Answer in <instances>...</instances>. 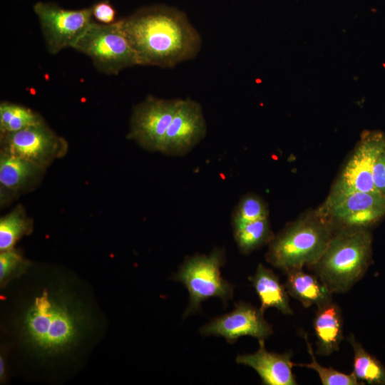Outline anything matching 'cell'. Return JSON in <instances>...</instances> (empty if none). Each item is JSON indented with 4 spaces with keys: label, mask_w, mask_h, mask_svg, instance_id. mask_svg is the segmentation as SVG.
Returning a JSON list of instances; mask_svg holds the SVG:
<instances>
[{
    "label": "cell",
    "mask_w": 385,
    "mask_h": 385,
    "mask_svg": "<svg viewBox=\"0 0 385 385\" xmlns=\"http://www.w3.org/2000/svg\"><path fill=\"white\" fill-rule=\"evenodd\" d=\"M139 66L163 68L195 58L202 39L187 15L172 6H145L120 19Z\"/></svg>",
    "instance_id": "cell-1"
},
{
    "label": "cell",
    "mask_w": 385,
    "mask_h": 385,
    "mask_svg": "<svg viewBox=\"0 0 385 385\" xmlns=\"http://www.w3.org/2000/svg\"><path fill=\"white\" fill-rule=\"evenodd\" d=\"M261 302L264 313L268 308H276L284 314H292L289 294L275 273L260 263L253 276L249 277Z\"/></svg>",
    "instance_id": "cell-16"
},
{
    "label": "cell",
    "mask_w": 385,
    "mask_h": 385,
    "mask_svg": "<svg viewBox=\"0 0 385 385\" xmlns=\"http://www.w3.org/2000/svg\"><path fill=\"white\" fill-rule=\"evenodd\" d=\"M182 99L149 96L133 111L128 137L152 151H160L166 131Z\"/></svg>",
    "instance_id": "cell-10"
},
{
    "label": "cell",
    "mask_w": 385,
    "mask_h": 385,
    "mask_svg": "<svg viewBox=\"0 0 385 385\" xmlns=\"http://www.w3.org/2000/svg\"><path fill=\"white\" fill-rule=\"evenodd\" d=\"M317 210L331 224L334 233L368 230L385 216V197L379 192L361 191L329 193Z\"/></svg>",
    "instance_id": "cell-7"
},
{
    "label": "cell",
    "mask_w": 385,
    "mask_h": 385,
    "mask_svg": "<svg viewBox=\"0 0 385 385\" xmlns=\"http://www.w3.org/2000/svg\"><path fill=\"white\" fill-rule=\"evenodd\" d=\"M385 149V133L380 130L366 131L334 181L331 194L353 191L379 192L372 178L374 163Z\"/></svg>",
    "instance_id": "cell-9"
},
{
    "label": "cell",
    "mask_w": 385,
    "mask_h": 385,
    "mask_svg": "<svg viewBox=\"0 0 385 385\" xmlns=\"http://www.w3.org/2000/svg\"><path fill=\"white\" fill-rule=\"evenodd\" d=\"M372 178L377 191L385 197V149L379 154L374 163Z\"/></svg>",
    "instance_id": "cell-27"
},
{
    "label": "cell",
    "mask_w": 385,
    "mask_h": 385,
    "mask_svg": "<svg viewBox=\"0 0 385 385\" xmlns=\"http://www.w3.org/2000/svg\"><path fill=\"white\" fill-rule=\"evenodd\" d=\"M89 57L101 73L118 75L125 68L139 66L120 21L105 24L93 21L73 48Z\"/></svg>",
    "instance_id": "cell-5"
},
{
    "label": "cell",
    "mask_w": 385,
    "mask_h": 385,
    "mask_svg": "<svg viewBox=\"0 0 385 385\" xmlns=\"http://www.w3.org/2000/svg\"><path fill=\"white\" fill-rule=\"evenodd\" d=\"M317 308L313 322L317 337L316 353L328 356L339 349L344 339L342 311L332 300Z\"/></svg>",
    "instance_id": "cell-15"
},
{
    "label": "cell",
    "mask_w": 385,
    "mask_h": 385,
    "mask_svg": "<svg viewBox=\"0 0 385 385\" xmlns=\"http://www.w3.org/2000/svg\"><path fill=\"white\" fill-rule=\"evenodd\" d=\"M26 263L21 256L13 249L1 252L0 281L7 282L25 268Z\"/></svg>",
    "instance_id": "cell-25"
},
{
    "label": "cell",
    "mask_w": 385,
    "mask_h": 385,
    "mask_svg": "<svg viewBox=\"0 0 385 385\" xmlns=\"http://www.w3.org/2000/svg\"><path fill=\"white\" fill-rule=\"evenodd\" d=\"M6 153L42 166L64 147V141L43 122L1 134Z\"/></svg>",
    "instance_id": "cell-13"
},
{
    "label": "cell",
    "mask_w": 385,
    "mask_h": 385,
    "mask_svg": "<svg viewBox=\"0 0 385 385\" xmlns=\"http://www.w3.org/2000/svg\"><path fill=\"white\" fill-rule=\"evenodd\" d=\"M354 351L353 371L361 382L385 385V366L376 357L367 352L353 334L348 339Z\"/></svg>",
    "instance_id": "cell-18"
},
{
    "label": "cell",
    "mask_w": 385,
    "mask_h": 385,
    "mask_svg": "<svg viewBox=\"0 0 385 385\" xmlns=\"http://www.w3.org/2000/svg\"><path fill=\"white\" fill-rule=\"evenodd\" d=\"M48 52L56 54L75 43L93 20L91 6L66 9L51 2L38 1L33 6Z\"/></svg>",
    "instance_id": "cell-8"
},
{
    "label": "cell",
    "mask_w": 385,
    "mask_h": 385,
    "mask_svg": "<svg viewBox=\"0 0 385 385\" xmlns=\"http://www.w3.org/2000/svg\"><path fill=\"white\" fill-rule=\"evenodd\" d=\"M29 227V222L19 210H14L0 220V250L13 249L16 241Z\"/></svg>",
    "instance_id": "cell-23"
},
{
    "label": "cell",
    "mask_w": 385,
    "mask_h": 385,
    "mask_svg": "<svg viewBox=\"0 0 385 385\" xmlns=\"http://www.w3.org/2000/svg\"><path fill=\"white\" fill-rule=\"evenodd\" d=\"M372 257L369 230L335 232L326 250L308 267L332 293L348 292L368 270Z\"/></svg>",
    "instance_id": "cell-4"
},
{
    "label": "cell",
    "mask_w": 385,
    "mask_h": 385,
    "mask_svg": "<svg viewBox=\"0 0 385 385\" xmlns=\"http://www.w3.org/2000/svg\"><path fill=\"white\" fill-rule=\"evenodd\" d=\"M41 166L18 156L4 153L0 159V183L16 190L34 176Z\"/></svg>",
    "instance_id": "cell-19"
},
{
    "label": "cell",
    "mask_w": 385,
    "mask_h": 385,
    "mask_svg": "<svg viewBox=\"0 0 385 385\" xmlns=\"http://www.w3.org/2000/svg\"><path fill=\"white\" fill-rule=\"evenodd\" d=\"M263 314L260 308L240 302L235 304L233 311L212 319L202 326L200 332L204 336L222 337L231 344L244 336L265 339L273 333V329Z\"/></svg>",
    "instance_id": "cell-12"
},
{
    "label": "cell",
    "mask_w": 385,
    "mask_h": 385,
    "mask_svg": "<svg viewBox=\"0 0 385 385\" xmlns=\"http://www.w3.org/2000/svg\"><path fill=\"white\" fill-rule=\"evenodd\" d=\"M5 375V363H4V359L1 356L0 358V376L1 378H4Z\"/></svg>",
    "instance_id": "cell-28"
},
{
    "label": "cell",
    "mask_w": 385,
    "mask_h": 385,
    "mask_svg": "<svg viewBox=\"0 0 385 385\" xmlns=\"http://www.w3.org/2000/svg\"><path fill=\"white\" fill-rule=\"evenodd\" d=\"M304 338L307 346V351L311 356V362L308 364H296L299 366L306 367L314 370L319 375L320 381L323 385H359L361 383L354 374H346L342 373L332 367H325L319 364L315 357V354L311 344L308 341L307 334Z\"/></svg>",
    "instance_id": "cell-24"
},
{
    "label": "cell",
    "mask_w": 385,
    "mask_h": 385,
    "mask_svg": "<svg viewBox=\"0 0 385 385\" xmlns=\"http://www.w3.org/2000/svg\"><path fill=\"white\" fill-rule=\"evenodd\" d=\"M226 262L225 251L215 248L210 255L187 257L174 279L187 288L190 300L184 317L200 309L203 301L218 297L227 303L233 296V286L221 276L220 268Z\"/></svg>",
    "instance_id": "cell-6"
},
{
    "label": "cell",
    "mask_w": 385,
    "mask_h": 385,
    "mask_svg": "<svg viewBox=\"0 0 385 385\" xmlns=\"http://www.w3.org/2000/svg\"><path fill=\"white\" fill-rule=\"evenodd\" d=\"M268 215L269 211L265 202L257 195L247 194L240 200L232 215V228L267 218Z\"/></svg>",
    "instance_id": "cell-22"
},
{
    "label": "cell",
    "mask_w": 385,
    "mask_h": 385,
    "mask_svg": "<svg viewBox=\"0 0 385 385\" xmlns=\"http://www.w3.org/2000/svg\"><path fill=\"white\" fill-rule=\"evenodd\" d=\"M259 349L253 354H240L236 362L252 368L265 385H295L297 382L292 372L295 365L290 352L278 354L268 351L265 339H259Z\"/></svg>",
    "instance_id": "cell-14"
},
{
    "label": "cell",
    "mask_w": 385,
    "mask_h": 385,
    "mask_svg": "<svg viewBox=\"0 0 385 385\" xmlns=\"http://www.w3.org/2000/svg\"><path fill=\"white\" fill-rule=\"evenodd\" d=\"M41 122L42 118L26 107L9 102L0 104L1 134L16 132Z\"/></svg>",
    "instance_id": "cell-21"
},
{
    "label": "cell",
    "mask_w": 385,
    "mask_h": 385,
    "mask_svg": "<svg viewBox=\"0 0 385 385\" xmlns=\"http://www.w3.org/2000/svg\"><path fill=\"white\" fill-rule=\"evenodd\" d=\"M78 314L64 300L43 292L24 313L22 331L26 341L44 353L65 351L81 335L83 322Z\"/></svg>",
    "instance_id": "cell-3"
},
{
    "label": "cell",
    "mask_w": 385,
    "mask_h": 385,
    "mask_svg": "<svg viewBox=\"0 0 385 385\" xmlns=\"http://www.w3.org/2000/svg\"><path fill=\"white\" fill-rule=\"evenodd\" d=\"M285 273V287L289 295L304 307L313 304L318 307L332 300L333 293L317 275L308 274L302 268L290 270Z\"/></svg>",
    "instance_id": "cell-17"
},
{
    "label": "cell",
    "mask_w": 385,
    "mask_h": 385,
    "mask_svg": "<svg viewBox=\"0 0 385 385\" xmlns=\"http://www.w3.org/2000/svg\"><path fill=\"white\" fill-rule=\"evenodd\" d=\"M206 133L207 125L201 105L190 98L182 99L159 152L172 156L184 155L192 150Z\"/></svg>",
    "instance_id": "cell-11"
},
{
    "label": "cell",
    "mask_w": 385,
    "mask_h": 385,
    "mask_svg": "<svg viewBox=\"0 0 385 385\" xmlns=\"http://www.w3.org/2000/svg\"><path fill=\"white\" fill-rule=\"evenodd\" d=\"M233 233L237 245L243 254H249L269 244L274 236L268 217L233 227Z\"/></svg>",
    "instance_id": "cell-20"
},
{
    "label": "cell",
    "mask_w": 385,
    "mask_h": 385,
    "mask_svg": "<svg viewBox=\"0 0 385 385\" xmlns=\"http://www.w3.org/2000/svg\"><path fill=\"white\" fill-rule=\"evenodd\" d=\"M93 17L99 23L109 24L114 23L116 11L108 0L100 1L91 6Z\"/></svg>",
    "instance_id": "cell-26"
},
{
    "label": "cell",
    "mask_w": 385,
    "mask_h": 385,
    "mask_svg": "<svg viewBox=\"0 0 385 385\" xmlns=\"http://www.w3.org/2000/svg\"><path fill=\"white\" fill-rule=\"evenodd\" d=\"M334 234L317 210L308 211L288 223L269 243L266 260L286 272L314 264Z\"/></svg>",
    "instance_id": "cell-2"
}]
</instances>
